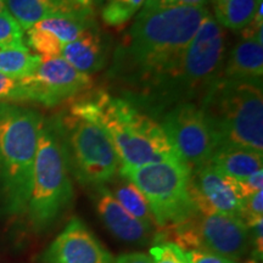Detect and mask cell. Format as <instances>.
I'll return each mask as SVG.
<instances>
[{
	"label": "cell",
	"instance_id": "obj_1",
	"mask_svg": "<svg viewBox=\"0 0 263 263\" xmlns=\"http://www.w3.org/2000/svg\"><path fill=\"white\" fill-rule=\"evenodd\" d=\"M207 8L161 6L146 0L115 49L107 72L137 108L177 71Z\"/></svg>",
	"mask_w": 263,
	"mask_h": 263
},
{
	"label": "cell",
	"instance_id": "obj_2",
	"mask_svg": "<svg viewBox=\"0 0 263 263\" xmlns=\"http://www.w3.org/2000/svg\"><path fill=\"white\" fill-rule=\"evenodd\" d=\"M67 110L103 128L112 141L120 168L182 161L155 118L122 98L97 90L74 100Z\"/></svg>",
	"mask_w": 263,
	"mask_h": 263
},
{
	"label": "cell",
	"instance_id": "obj_3",
	"mask_svg": "<svg viewBox=\"0 0 263 263\" xmlns=\"http://www.w3.org/2000/svg\"><path fill=\"white\" fill-rule=\"evenodd\" d=\"M224 61V28L209 14L186 48L177 71L138 110L154 117L177 105L200 103L221 78Z\"/></svg>",
	"mask_w": 263,
	"mask_h": 263
},
{
	"label": "cell",
	"instance_id": "obj_4",
	"mask_svg": "<svg viewBox=\"0 0 263 263\" xmlns=\"http://www.w3.org/2000/svg\"><path fill=\"white\" fill-rule=\"evenodd\" d=\"M43 123L37 111L0 103V213L9 218L26 216Z\"/></svg>",
	"mask_w": 263,
	"mask_h": 263
},
{
	"label": "cell",
	"instance_id": "obj_5",
	"mask_svg": "<svg viewBox=\"0 0 263 263\" xmlns=\"http://www.w3.org/2000/svg\"><path fill=\"white\" fill-rule=\"evenodd\" d=\"M217 149L241 147L263 154L262 84L219 78L199 104Z\"/></svg>",
	"mask_w": 263,
	"mask_h": 263
},
{
	"label": "cell",
	"instance_id": "obj_6",
	"mask_svg": "<svg viewBox=\"0 0 263 263\" xmlns=\"http://www.w3.org/2000/svg\"><path fill=\"white\" fill-rule=\"evenodd\" d=\"M73 200L72 176L64 145L54 121L43 123L38 138L31 196L27 206L28 223L35 233H44L59 221Z\"/></svg>",
	"mask_w": 263,
	"mask_h": 263
},
{
	"label": "cell",
	"instance_id": "obj_7",
	"mask_svg": "<svg viewBox=\"0 0 263 263\" xmlns=\"http://www.w3.org/2000/svg\"><path fill=\"white\" fill-rule=\"evenodd\" d=\"M52 121L61 138L71 176L82 186L95 189L115 178L120 161L103 128L68 110Z\"/></svg>",
	"mask_w": 263,
	"mask_h": 263
},
{
	"label": "cell",
	"instance_id": "obj_8",
	"mask_svg": "<svg viewBox=\"0 0 263 263\" xmlns=\"http://www.w3.org/2000/svg\"><path fill=\"white\" fill-rule=\"evenodd\" d=\"M140 190L159 229L188 221L197 210L192 196V171L182 161H161L118 170Z\"/></svg>",
	"mask_w": 263,
	"mask_h": 263
},
{
	"label": "cell",
	"instance_id": "obj_9",
	"mask_svg": "<svg viewBox=\"0 0 263 263\" xmlns=\"http://www.w3.org/2000/svg\"><path fill=\"white\" fill-rule=\"evenodd\" d=\"M161 127L190 171L210 163L217 150L209 121L197 104L177 105L166 111Z\"/></svg>",
	"mask_w": 263,
	"mask_h": 263
},
{
	"label": "cell",
	"instance_id": "obj_10",
	"mask_svg": "<svg viewBox=\"0 0 263 263\" xmlns=\"http://www.w3.org/2000/svg\"><path fill=\"white\" fill-rule=\"evenodd\" d=\"M93 87L90 76L76 70L61 57L42 58L37 70L20 80V101L52 107Z\"/></svg>",
	"mask_w": 263,
	"mask_h": 263
},
{
	"label": "cell",
	"instance_id": "obj_11",
	"mask_svg": "<svg viewBox=\"0 0 263 263\" xmlns=\"http://www.w3.org/2000/svg\"><path fill=\"white\" fill-rule=\"evenodd\" d=\"M192 196L197 212L221 213L242 221L245 199L238 180L216 170L211 163L192 171Z\"/></svg>",
	"mask_w": 263,
	"mask_h": 263
},
{
	"label": "cell",
	"instance_id": "obj_12",
	"mask_svg": "<svg viewBox=\"0 0 263 263\" xmlns=\"http://www.w3.org/2000/svg\"><path fill=\"white\" fill-rule=\"evenodd\" d=\"M111 252L87 224L73 217L49 245L43 263H114Z\"/></svg>",
	"mask_w": 263,
	"mask_h": 263
},
{
	"label": "cell",
	"instance_id": "obj_13",
	"mask_svg": "<svg viewBox=\"0 0 263 263\" xmlns=\"http://www.w3.org/2000/svg\"><path fill=\"white\" fill-rule=\"evenodd\" d=\"M94 201L104 226L118 240L133 245H146L154 240L155 233L129 215L106 185L95 188Z\"/></svg>",
	"mask_w": 263,
	"mask_h": 263
},
{
	"label": "cell",
	"instance_id": "obj_14",
	"mask_svg": "<svg viewBox=\"0 0 263 263\" xmlns=\"http://www.w3.org/2000/svg\"><path fill=\"white\" fill-rule=\"evenodd\" d=\"M108 42L99 27L87 31L76 41L64 45L60 57L82 73H97L106 65Z\"/></svg>",
	"mask_w": 263,
	"mask_h": 263
},
{
	"label": "cell",
	"instance_id": "obj_15",
	"mask_svg": "<svg viewBox=\"0 0 263 263\" xmlns=\"http://www.w3.org/2000/svg\"><path fill=\"white\" fill-rule=\"evenodd\" d=\"M221 77L228 81L262 84L263 42L241 39L226 58Z\"/></svg>",
	"mask_w": 263,
	"mask_h": 263
},
{
	"label": "cell",
	"instance_id": "obj_16",
	"mask_svg": "<svg viewBox=\"0 0 263 263\" xmlns=\"http://www.w3.org/2000/svg\"><path fill=\"white\" fill-rule=\"evenodd\" d=\"M6 11L14 17L24 31H28L43 20L72 15L84 10L70 0H3Z\"/></svg>",
	"mask_w": 263,
	"mask_h": 263
},
{
	"label": "cell",
	"instance_id": "obj_17",
	"mask_svg": "<svg viewBox=\"0 0 263 263\" xmlns=\"http://www.w3.org/2000/svg\"><path fill=\"white\" fill-rule=\"evenodd\" d=\"M210 163L226 176L241 180L262 170L263 154L241 147H218Z\"/></svg>",
	"mask_w": 263,
	"mask_h": 263
},
{
	"label": "cell",
	"instance_id": "obj_18",
	"mask_svg": "<svg viewBox=\"0 0 263 263\" xmlns=\"http://www.w3.org/2000/svg\"><path fill=\"white\" fill-rule=\"evenodd\" d=\"M34 26L43 29V31L50 33L64 45L78 39L83 33L89 31V29L98 27L94 20L93 9L84 10V11L77 12V14L43 20Z\"/></svg>",
	"mask_w": 263,
	"mask_h": 263
},
{
	"label": "cell",
	"instance_id": "obj_19",
	"mask_svg": "<svg viewBox=\"0 0 263 263\" xmlns=\"http://www.w3.org/2000/svg\"><path fill=\"white\" fill-rule=\"evenodd\" d=\"M215 20L223 28L242 31L255 17L262 0H211Z\"/></svg>",
	"mask_w": 263,
	"mask_h": 263
},
{
	"label": "cell",
	"instance_id": "obj_20",
	"mask_svg": "<svg viewBox=\"0 0 263 263\" xmlns=\"http://www.w3.org/2000/svg\"><path fill=\"white\" fill-rule=\"evenodd\" d=\"M114 196L126 211L143 223L147 229L155 233V221L146 199L139 189L129 180L123 178L115 185Z\"/></svg>",
	"mask_w": 263,
	"mask_h": 263
},
{
	"label": "cell",
	"instance_id": "obj_21",
	"mask_svg": "<svg viewBox=\"0 0 263 263\" xmlns=\"http://www.w3.org/2000/svg\"><path fill=\"white\" fill-rule=\"evenodd\" d=\"M41 60L42 58L37 54H32L28 48H0V73L21 80L37 70Z\"/></svg>",
	"mask_w": 263,
	"mask_h": 263
},
{
	"label": "cell",
	"instance_id": "obj_22",
	"mask_svg": "<svg viewBox=\"0 0 263 263\" xmlns=\"http://www.w3.org/2000/svg\"><path fill=\"white\" fill-rule=\"evenodd\" d=\"M145 0H108L101 10L104 24L111 27H121L141 9Z\"/></svg>",
	"mask_w": 263,
	"mask_h": 263
},
{
	"label": "cell",
	"instance_id": "obj_23",
	"mask_svg": "<svg viewBox=\"0 0 263 263\" xmlns=\"http://www.w3.org/2000/svg\"><path fill=\"white\" fill-rule=\"evenodd\" d=\"M27 44L41 58H58L61 55L64 44L50 33L33 26L27 31Z\"/></svg>",
	"mask_w": 263,
	"mask_h": 263
},
{
	"label": "cell",
	"instance_id": "obj_24",
	"mask_svg": "<svg viewBox=\"0 0 263 263\" xmlns=\"http://www.w3.org/2000/svg\"><path fill=\"white\" fill-rule=\"evenodd\" d=\"M0 48H28L24 39V29L6 10L0 14Z\"/></svg>",
	"mask_w": 263,
	"mask_h": 263
},
{
	"label": "cell",
	"instance_id": "obj_25",
	"mask_svg": "<svg viewBox=\"0 0 263 263\" xmlns=\"http://www.w3.org/2000/svg\"><path fill=\"white\" fill-rule=\"evenodd\" d=\"M149 252L153 263H188L184 250L171 241L156 242Z\"/></svg>",
	"mask_w": 263,
	"mask_h": 263
},
{
	"label": "cell",
	"instance_id": "obj_26",
	"mask_svg": "<svg viewBox=\"0 0 263 263\" xmlns=\"http://www.w3.org/2000/svg\"><path fill=\"white\" fill-rule=\"evenodd\" d=\"M259 218H263V192L262 190L248 197V199H245L242 221H244L245 224L248 226L249 223L257 221Z\"/></svg>",
	"mask_w": 263,
	"mask_h": 263
},
{
	"label": "cell",
	"instance_id": "obj_27",
	"mask_svg": "<svg viewBox=\"0 0 263 263\" xmlns=\"http://www.w3.org/2000/svg\"><path fill=\"white\" fill-rule=\"evenodd\" d=\"M20 101V80L0 73V103Z\"/></svg>",
	"mask_w": 263,
	"mask_h": 263
},
{
	"label": "cell",
	"instance_id": "obj_28",
	"mask_svg": "<svg viewBox=\"0 0 263 263\" xmlns=\"http://www.w3.org/2000/svg\"><path fill=\"white\" fill-rule=\"evenodd\" d=\"M248 227L251 234L252 258L261 261L263 256V218L249 223Z\"/></svg>",
	"mask_w": 263,
	"mask_h": 263
},
{
	"label": "cell",
	"instance_id": "obj_29",
	"mask_svg": "<svg viewBox=\"0 0 263 263\" xmlns=\"http://www.w3.org/2000/svg\"><path fill=\"white\" fill-rule=\"evenodd\" d=\"M238 185L244 199H248L257 192H261L263 188V170L257 171L249 176L248 178L238 180Z\"/></svg>",
	"mask_w": 263,
	"mask_h": 263
},
{
	"label": "cell",
	"instance_id": "obj_30",
	"mask_svg": "<svg viewBox=\"0 0 263 263\" xmlns=\"http://www.w3.org/2000/svg\"><path fill=\"white\" fill-rule=\"evenodd\" d=\"M184 252H185L188 263H236L230 258L212 254V252L202 251V250H188Z\"/></svg>",
	"mask_w": 263,
	"mask_h": 263
},
{
	"label": "cell",
	"instance_id": "obj_31",
	"mask_svg": "<svg viewBox=\"0 0 263 263\" xmlns=\"http://www.w3.org/2000/svg\"><path fill=\"white\" fill-rule=\"evenodd\" d=\"M161 6H193V8H207L211 0H151Z\"/></svg>",
	"mask_w": 263,
	"mask_h": 263
},
{
	"label": "cell",
	"instance_id": "obj_32",
	"mask_svg": "<svg viewBox=\"0 0 263 263\" xmlns=\"http://www.w3.org/2000/svg\"><path fill=\"white\" fill-rule=\"evenodd\" d=\"M114 263H153L150 256L143 252H130L118 256Z\"/></svg>",
	"mask_w": 263,
	"mask_h": 263
},
{
	"label": "cell",
	"instance_id": "obj_33",
	"mask_svg": "<svg viewBox=\"0 0 263 263\" xmlns=\"http://www.w3.org/2000/svg\"><path fill=\"white\" fill-rule=\"evenodd\" d=\"M70 2L76 5L87 9H91V5H93V0H70Z\"/></svg>",
	"mask_w": 263,
	"mask_h": 263
},
{
	"label": "cell",
	"instance_id": "obj_34",
	"mask_svg": "<svg viewBox=\"0 0 263 263\" xmlns=\"http://www.w3.org/2000/svg\"><path fill=\"white\" fill-rule=\"evenodd\" d=\"M5 5H4V2L3 0H0V14H2L3 11H5Z\"/></svg>",
	"mask_w": 263,
	"mask_h": 263
},
{
	"label": "cell",
	"instance_id": "obj_35",
	"mask_svg": "<svg viewBox=\"0 0 263 263\" xmlns=\"http://www.w3.org/2000/svg\"><path fill=\"white\" fill-rule=\"evenodd\" d=\"M245 263H258V261H256V259L251 258V259H249V261H246Z\"/></svg>",
	"mask_w": 263,
	"mask_h": 263
},
{
	"label": "cell",
	"instance_id": "obj_36",
	"mask_svg": "<svg viewBox=\"0 0 263 263\" xmlns=\"http://www.w3.org/2000/svg\"><path fill=\"white\" fill-rule=\"evenodd\" d=\"M97 2H104V0H97Z\"/></svg>",
	"mask_w": 263,
	"mask_h": 263
}]
</instances>
